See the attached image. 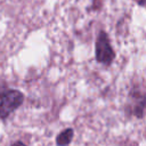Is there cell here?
Listing matches in <instances>:
<instances>
[{"label":"cell","mask_w":146,"mask_h":146,"mask_svg":"<svg viewBox=\"0 0 146 146\" xmlns=\"http://www.w3.org/2000/svg\"><path fill=\"white\" fill-rule=\"evenodd\" d=\"M25 96L18 89L0 90V120L5 121L24 103Z\"/></svg>","instance_id":"cell-1"},{"label":"cell","mask_w":146,"mask_h":146,"mask_svg":"<svg viewBox=\"0 0 146 146\" xmlns=\"http://www.w3.org/2000/svg\"><path fill=\"white\" fill-rule=\"evenodd\" d=\"M95 58L96 62L105 65V66H110L112 65V63L115 59V51L111 44L108 34L100 30L98 32L97 39H96V44H95Z\"/></svg>","instance_id":"cell-2"},{"label":"cell","mask_w":146,"mask_h":146,"mask_svg":"<svg viewBox=\"0 0 146 146\" xmlns=\"http://www.w3.org/2000/svg\"><path fill=\"white\" fill-rule=\"evenodd\" d=\"M139 7H145V5H146V0H133Z\"/></svg>","instance_id":"cell-6"},{"label":"cell","mask_w":146,"mask_h":146,"mask_svg":"<svg viewBox=\"0 0 146 146\" xmlns=\"http://www.w3.org/2000/svg\"><path fill=\"white\" fill-rule=\"evenodd\" d=\"M130 97L132 99V105L129 112L137 119H143L145 112V103H146L144 91H140L138 88H133L130 92Z\"/></svg>","instance_id":"cell-3"},{"label":"cell","mask_w":146,"mask_h":146,"mask_svg":"<svg viewBox=\"0 0 146 146\" xmlns=\"http://www.w3.org/2000/svg\"><path fill=\"white\" fill-rule=\"evenodd\" d=\"M74 137V130L73 128H66L62 130L56 136V145L57 146H68L72 143V139Z\"/></svg>","instance_id":"cell-4"},{"label":"cell","mask_w":146,"mask_h":146,"mask_svg":"<svg viewBox=\"0 0 146 146\" xmlns=\"http://www.w3.org/2000/svg\"><path fill=\"white\" fill-rule=\"evenodd\" d=\"M10 146H27L26 144H24L22 140H16L15 143H13Z\"/></svg>","instance_id":"cell-5"}]
</instances>
